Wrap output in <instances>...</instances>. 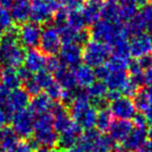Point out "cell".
Returning a JSON list of instances; mask_svg holds the SVG:
<instances>
[{
  "mask_svg": "<svg viewBox=\"0 0 152 152\" xmlns=\"http://www.w3.org/2000/svg\"><path fill=\"white\" fill-rule=\"evenodd\" d=\"M113 152H130V151H128L123 145H117V146H115Z\"/></svg>",
  "mask_w": 152,
  "mask_h": 152,
  "instance_id": "obj_51",
  "label": "cell"
},
{
  "mask_svg": "<svg viewBox=\"0 0 152 152\" xmlns=\"http://www.w3.org/2000/svg\"><path fill=\"white\" fill-rule=\"evenodd\" d=\"M144 85L152 87V66L144 70Z\"/></svg>",
  "mask_w": 152,
  "mask_h": 152,
  "instance_id": "obj_46",
  "label": "cell"
},
{
  "mask_svg": "<svg viewBox=\"0 0 152 152\" xmlns=\"http://www.w3.org/2000/svg\"><path fill=\"white\" fill-rule=\"evenodd\" d=\"M149 35H150V37H151V39H152V27L151 28H149Z\"/></svg>",
  "mask_w": 152,
  "mask_h": 152,
  "instance_id": "obj_56",
  "label": "cell"
},
{
  "mask_svg": "<svg viewBox=\"0 0 152 152\" xmlns=\"http://www.w3.org/2000/svg\"><path fill=\"white\" fill-rule=\"evenodd\" d=\"M65 25L72 30L80 32L85 30V27L87 24L85 22V19L81 10H72V12L66 10Z\"/></svg>",
  "mask_w": 152,
  "mask_h": 152,
  "instance_id": "obj_25",
  "label": "cell"
},
{
  "mask_svg": "<svg viewBox=\"0 0 152 152\" xmlns=\"http://www.w3.org/2000/svg\"><path fill=\"white\" fill-rule=\"evenodd\" d=\"M24 47L20 44L18 38V31L15 28L4 32L0 48V63L3 66L19 68L24 62Z\"/></svg>",
  "mask_w": 152,
  "mask_h": 152,
  "instance_id": "obj_1",
  "label": "cell"
},
{
  "mask_svg": "<svg viewBox=\"0 0 152 152\" xmlns=\"http://www.w3.org/2000/svg\"><path fill=\"white\" fill-rule=\"evenodd\" d=\"M147 134H148L149 141H151L152 142V126L151 127H149V129H147Z\"/></svg>",
  "mask_w": 152,
  "mask_h": 152,
  "instance_id": "obj_54",
  "label": "cell"
},
{
  "mask_svg": "<svg viewBox=\"0 0 152 152\" xmlns=\"http://www.w3.org/2000/svg\"><path fill=\"white\" fill-rule=\"evenodd\" d=\"M130 56L136 59L152 55V39L148 33H142L132 36L129 42Z\"/></svg>",
  "mask_w": 152,
  "mask_h": 152,
  "instance_id": "obj_10",
  "label": "cell"
},
{
  "mask_svg": "<svg viewBox=\"0 0 152 152\" xmlns=\"http://www.w3.org/2000/svg\"><path fill=\"white\" fill-rule=\"evenodd\" d=\"M94 72H95V77L96 79H98V81H102V82H104L106 79L108 78L109 74H110V70L107 67L106 64L102 66H98L94 69Z\"/></svg>",
  "mask_w": 152,
  "mask_h": 152,
  "instance_id": "obj_42",
  "label": "cell"
},
{
  "mask_svg": "<svg viewBox=\"0 0 152 152\" xmlns=\"http://www.w3.org/2000/svg\"><path fill=\"white\" fill-rule=\"evenodd\" d=\"M30 104V96L24 89L18 88L16 90L10 91L8 96L7 104L4 109L10 112L12 114H15L19 111L26 110V107Z\"/></svg>",
  "mask_w": 152,
  "mask_h": 152,
  "instance_id": "obj_11",
  "label": "cell"
},
{
  "mask_svg": "<svg viewBox=\"0 0 152 152\" xmlns=\"http://www.w3.org/2000/svg\"><path fill=\"white\" fill-rule=\"evenodd\" d=\"M148 140V134H147V128H139L134 127L125 139L122 145L130 152L140 151Z\"/></svg>",
  "mask_w": 152,
  "mask_h": 152,
  "instance_id": "obj_13",
  "label": "cell"
},
{
  "mask_svg": "<svg viewBox=\"0 0 152 152\" xmlns=\"http://www.w3.org/2000/svg\"><path fill=\"white\" fill-rule=\"evenodd\" d=\"M33 78L35 80V82L37 83V85L39 86V88L45 89V90L55 82L54 76L47 69H42L40 72H36L33 76Z\"/></svg>",
  "mask_w": 152,
  "mask_h": 152,
  "instance_id": "obj_31",
  "label": "cell"
},
{
  "mask_svg": "<svg viewBox=\"0 0 152 152\" xmlns=\"http://www.w3.org/2000/svg\"><path fill=\"white\" fill-rule=\"evenodd\" d=\"M39 51L46 56L52 57L58 54L62 47V42L59 31L54 25H47L42 28L39 39Z\"/></svg>",
  "mask_w": 152,
  "mask_h": 152,
  "instance_id": "obj_6",
  "label": "cell"
},
{
  "mask_svg": "<svg viewBox=\"0 0 152 152\" xmlns=\"http://www.w3.org/2000/svg\"><path fill=\"white\" fill-rule=\"evenodd\" d=\"M146 94L149 99V102H150V106L152 107V87H148V89H146Z\"/></svg>",
  "mask_w": 152,
  "mask_h": 152,
  "instance_id": "obj_52",
  "label": "cell"
},
{
  "mask_svg": "<svg viewBox=\"0 0 152 152\" xmlns=\"http://www.w3.org/2000/svg\"><path fill=\"white\" fill-rule=\"evenodd\" d=\"M63 152H84V150H83L82 148H81L80 146H79L78 144H76L75 146H72V148L67 149V150L63 151Z\"/></svg>",
  "mask_w": 152,
  "mask_h": 152,
  "instance_id": "obj_50",
  "label": "cell"
},
{
  "mask_svg": "<svg viewBox=\"0 0 152 152\" xmlns=\"http://www.w3.org/2000/svg\"><path fill=\"white\" fill-rule=\"evenodd\" d=\"M17 31H18L19 42L24 48H27V50H29V49H36V47H38L42 31L40 25L31 21L25 22L21 24L20 28Z\"/></svg>",
  "mask_w": 152,
  "mask_h": 152,
  "instance_id": "obj_8",
  "label": "cell"
},
{
  "mask_svg": "<svg viewBox=\"0 0 152 152\" xmlns=\"http://www.w3.org/2000/svg\"><path fill=\"white\" fill-rule=\"evenodd\" d=\"M62 65H63V64L61 63V61L59 60L58 57L52 56V57H49V58H47L46 69L48 70V72H50L52 75L54 74V72H56Z\"/></svg>",
  "mask_w": 152,
  "mask_h": 152,
  "instance_id": "obj_39",
  "label": "cell"
},
{
  "mask_svg": "<svg viewBox=\"0 0 152 152\" xmlns=\"http://www.w3.org/2000/svg\"><path fill=\"white\" fill-rule=\"evenodd\" d=\"M138 15L141 17V19L144 21L147 28L148 29L151 28L152 27V1L145 4Z\"/></svg>",
  "mask_w": 152,
  "mask_h": 152,
  "instance_id": "obj_35",
  "label": "cell"
},
{
  "mask_svg": "<svg viewBox=\"0 0 152 152\" xmlns=\"http://www.w3.org/2000/svg\"><path fill=\"white\" fill-rule=\"evenodd\" d=\"M14 28V20L10 10L0 6V32H6Z\"/></svg>",
  "mask_w": 152,
  "mask_h": 152,
  "instance_id": "obj_34",
  "label": "cell"
},
{
  "mask_svg": "<svg viewBox=\"0 0 152 152\" xmlns=\"http://www.w3.org/2000/svg\"><path fill=\"white\" fill-rule=\"evenodd\" d=\"M102 20L111 21V22L122 23L119 17V7L117 2L107 1L102 4Z\"/></svg>",
  "mask_w": 152,
  "mask_h": 152,
  "instance_id": "obj_28",
  "label": "cell"
},
{
  "mask_svg": "<svg viewBox=\"0 0 152 152\" xmlns=\"http://www.w3.org/2000/svg\"><path fill=\"white\" fill-rule=\"evenodd\" d=\"M50 152H61L60 150H54V149H53V150H50Z\"/></svg>",
  "mask_w": 152,
  "mask_h": 152,
  "instance_id": "obj_57",
  "label": "cell"
},
{
  "mask_svg": "<svg viewBox=\"0 0 152 152\" xmlns=\"http://www.w3.org/2000/svg\"><path fill=\"white\" fill-rule=\"evenodd\" d=\"M20 139L12 127L5 126L0 129V150L7 152L14 150Z\"/></svg>",
  "mask_w": 152,
  "mask_h": 152,
  "instance_id": "obj_24",
  "label": "cell"
},
{
  "mask_svg": "<svg viewBox=\"0 0 152 152\" xmlns=\"http://www.w3.org/2000/svg\"><path fill=\"white\" fill-rule=\"evenodd\" d=\"M86 92L88 94L90 100L102 99V98H107V93H108V88L106 84L102 81H95L91 86H89L86 89Z\"/></svg>",
  "mask_w": 152,
  "mask_h": 152,
  "instance_id": "obj_30",
  "label": "cell"
},
{
  "mask_svg": "<svg viewBox=\"0 0 152 152\" xmlns=\"http://www.w3.org/2000/svg\"><path fill=\"white\" fill-rule=\"evenodd\" d=\"M61 8L59 0H31L30 20L38 25L47 24L54 19Z\"/></svg>",
  "mask_w": 152,
  "mask_h": 152,
  "instance_id": "obj_4",
  "label": "cell"
},
{
  "mask_svg": "<svg viewBox=\"0 0 152 152\" xmlns=\"http://www.w3.org/2000/svg\"><path fill=\"white\" fill-rule=\"evenodd\" d=\"M134 128L132 121L126 120H113L109 128V137L115 143H123Z\"/></svg>",
  "mask_w": 152,
  "mask_h": 152,
  "instance_id": "obj_15",
  "label": "cell"
},
{
  "mask_svg": "<svg viewBox=\"0 0 152 152\" xmlns=\"http://www.w3.org/2000/svg\"><path fill=\"white\" fill-rule=\"evenodd\" d=\"M144 115H145V117H146V120L148 122V124H150L152 126V107H150V108L144 113Z\"/></svg>",
  "mask_w": 152,
  "mask_h": 152,
  "instance_id": "obj_47",
  "label": "cell"
},
{
  "mask_svg": "<svg viewBox=\"0 0 152 152\" xmlns=\"http://www.w3.org/2000/svg\"><path fill=\"white\" fill-rule=\"evenodd\" d=\"M72 72L76 79L77 86H79L80 88L87 89L96 80L94 69L86 64H80L76 68H74Z\"/></svg>",
  "mask_w": 152,
  "mask_h": 152,
  "instance_id": "obj_18",
  "label": "cell"
},
{
  "mask_svg": "<svg viewBox=\"0 0 152 152\" xmlns=\"http://www.w3.org/2000/svg\"><path fill=\"white\" fill-rule=\"evenodd\" d=\"M136 152H142V151H141V150H140V151H136Z\"/></svg>",
  "mask_w": 152,
  "mask_h": 152,
  "instance_id": "obj_58",
  "label": "cell"
},
{
  "mask_svg": "<svg viewBox=\"0 0 152 152\" xmlns=\"http://www.w3.org/2000/svg\"><path fill=\"white\" fill-rule=\"evenodd\" d=\"M81 134H82V128L77 123H75V125L70 129L59 134L58 143H57V147L59 148L58 150L63 152L72 148V146H75L78 143V140Z\"/></svg>",
  "mask_w": 152,
  "mask_h": 152,
  "instance_id": "obj_20",
  "label": "cell"
},
{
  "mask_svg": "<svg viewBox=\"0 0 152 152\" xmlns=\"http://www.w3.org/2000/svg\"><path fill=\"white\" fill-rule=\"evenodd\" d=\"M115 142L106 134H99L91 147L90 152H113L115 148Z\"/></svg>",
  "mask_w": 152,
  "mask_h": 152,
  "instance_id": "obj_29",
  "label": "cell"
},
{
  "mask_svg": "<svg viewBox=\"0 0 152 152\" xmlns=\"http://www.w3.org/2000/svg\"><path fill=\"white\" fill-rule=\"evenodd\" d=\"M23 86H24V90L27 92V93L29 94V96H35L37 95V94L40 93V88L39 86L37 85V83L35 82V80H34V78L32 77L31 79H29V80L25 81V82L22 83Z\"/></svg>",
  "mask_w": 152,
  "mask_h": 152,
  "instance_id": "obj_38",
  "label": "cell"
},
{
  "mask_svg": "<svg viewBox=\"0 0 152 152\" xmlns=\"http://www.w3.org/2000/svg\"><path fill=\"white\" fill-rule=\"evenodd\" d=\"M54 127V118L51 113H46L37 116L34 122V130H42Z\"/></svg>",
  "mask_w": 152,
  "mask_h": 152,
  "instance_id": "obj_33",
  "label": "cell"
},
{
  "mask_svg": "<svg viewBox=\"0 0 152 152\" xmlns=\"http://www.w3.org/2000/svg\"><path fill=\"white\" fill-rule=\"evenodd\" d=\"M10 93V91L8 90L7 88H5V87L0 83V108L1 109L6 107Z\"/></svg>",
  "mask_w": 152,
  "mask_h": 152,
  "instance_id": "obj_44",
  "label": "cell"
},
{
  "mask_svg": "<svg viewBox=\"0 0 152 152\" xmlns=\"http://www.w3.org/2000/svg\"><path fill=\"white\" fill-rule=\"evenodd\" d=\"M109 110L112 116L117 120L130 121L137 114L134 100L124 95H121L120 97L109 102Z\"/></svg>",
  "mask_w": 152,
  "mask_h": 152,
  "instance_id": "obj_7",
  "label": "cell"
},
{
  "mask_svg": "<svg viewBox=\"0 0 152 152\" xmlns=\"http://www.w3.org/2000/svg\"><path fill=\"white\" fill-rule=\"evenodd\" d=\"M119 17L121 22H129L138 15V5L132 0H118Z\"/></svg>",
  "mask_w": 152,
  "mask_h": 152,
  "instance_id": "obj_26",
  "label": "cell"
},
{
  "mask_svg": "<svg viewBox=\"0 0 152 152\" xmlns=\"http://www.w3.org/2000/svg\"><path fill=\"white\" fill-rule=\"evenodd\" d=\"M136 61L143 70H146L147 68H149L152 66V55L142 57V58H140V59H137Z\"/></svg>",
  "mask_w": 152,
  "mask_h": 152,
  "instance_id": "obj_45",
  "label": "cell"
},
{
  "mask_svg": "<svg viewBox=\"0 0 152 152\" xmlns=\"http://www.w3.org/2000/svg\"><path fill=\"white\" fill-rule=\"evenodd\" d=\"M142 152H152V142L151 141H147V143L145 144V146L141 149Z\"/></svg>",
  "mask_w": 152,
  "mask_h": 152,
  "instance_id": "obj_49",
  "label": "cell"
},
{
  "mask_svg": "<svg viewBox=\"0 0 152 152\" xmlns=\"http://www.w3.org/2000/svg\"><path fill=\"white\" fill-rule=\"evenodd\" d=\"M12 125L14 132L21 140H29L33 136L35 115L30 110H23L12 115Z\"/></svg>",
  "mask_w": 152,
  "mask_h": 152,
  "instance_id": "obj_5",
  "label": "cell"
},
{
  "mask_svg": "<svg viewBox=\"0 0 152 152\" xmlns=\"http://www.w3.org/2000/svg\"><path fill=\"white\" fill-rule=\"evenodd\" d=\"M53 104H54L53 100L46 93H39L32 97L29 104V110L35 116H39L49 113V111L52 110Z\"/></svg>",
  "mask_w": 152,
  "mask_h": 152,
  "instance_id": "obj_22",
  "label": "cell"
},
{
  "mask_svg": "<svg viewBox=\"0 0 152 152\" xmlns=\"http://www.w3.org/2000/svg\"><path fill=\"white\" fill-rule=\"evenodd\" d=\"M24 67L28 69L31 74H36L45 69L47 64V57L38 49H29L25 53Z\"/></svg>",
  "mask_w": 152,
  "mask_h": 152,
  "instance_id": "obj_12",
  "label": "cell"
},
{
  "mask_svg": "<svg viewBox=\"0 0 152 152\" xmlns=\"http://www.w3.org/2000/svg\"><path fill=\"white\" fill-rule=\"evenodd\" d=\"M59 60L64 66L74 69L79 66L82 62L83 48L79 44H63L59 51Z\"/></svg>",
  "mask_w": 152,
  "mask_h": 152,
  "instance_id": "obj_9",
  "label": "cell"
},
{
  "mask_svg": "<svg viewBox=\"0 0 152 152\" xmlns=\"http://www.w3.org/2000/svg\"><path fill=\"white\" fill-rule=\"evenodd\" d=\"M0 70H1V68H0Z\"/></svg>",
  "mask_w": 152,
  "mask_h": 152,
  "instance_id": "obj_59",
  "label": "cell"
},
{
  "mask_svg": "<svg viewBox=\"0 0 152 152\" xmlns=\"http://www.w3.org/2000/svg\"><path fill=\"white\" fill-rule=\"evenodd\" d=\"M14 152H33L28 140H20L17 146L15 147Z\"/></svg>",
  "mask_w": 152,
  "mask_h": 152,
  "instance_id": "obj_43",
  "label": "cell"
},
{
  "mask_svg": "<svg viewBox=\"0 0 152 152\" xmlns=\"http://www.w3.org/2000/svg\"><path fill=\"white\" fill-rule=\"evenodd\" d=\"M110 57L111 48L108 45L93 39H89L86 44H84L82 61L91 68H96L106 64Z\"/></svg>",
  "mask_w": 152,
  "mask_h": 152,
  "instance_id": "obj_3",
  "label": "cell"
},
{
  "mask_svg": "<svg viewBox=\"0 0 152 152\" xmlns=\"http://www.w3.org/2000/svg\"><path fill=\"white\" fill-rule=\"evenodd\" d=\"M2 38H3V33L0 32V48H1V44H2Z\"/></svg>",
  "mask_w": 152,
  "mask_h": 152,
  "instance_id": "obj_55",
  "label": "cell"
},
{
  "mask_svg": "<svg viewBox=\"0 0 152 152\" xmlns=\"http://www.w3.org/2000/svg\"><path fill=\"white\" fill-rule=\"evenodd\" d=\"M55 82L61 87L63 90H76L77 82L72 69L62 65L56 72L53 74Z\"/></svg>",
  "mask_w": 152,
  "mask_h": 152,
  "instance_id": "obj_21",
  "label": "cell"
},
{
  "mask_svg": "<svg viewBox=\"0 0 152 152\" xmlns=\"http://www.w3.org/2000/svg\"><path fill=\"white\" fill-rule=\"evenodd\" d=\"M129 82L127 72H110L108 78L104 81L108 91H115L122 94Z\"/></svg>",
  "mask_w": 152,
  "mask_h": 152,
  "instance_id": "obj_17",
  "label": "cell"
},
{
  "mask_svg": "<svg viewBox=\"0 0 152 152\" xmlns=\"http://www.w3.org/2000/svg\"><path fill=\"white\" fill-rule=\"evenodd\" d=\"M132 1L134 2V3L137 4V5H142V6H144L146 3H148V0H132Z\"/></svg>",
  "mask_w": 152,
  "mask_h": 152,
  "instance_id": "obj_53",
  "label": "cell"
},
{
  "mask_svg": "<svg viewBox=\"0 0 152 152\" xmlns=\"http://www.w3.org/2000/svg\"><path fill=\"white\" fill-rule=\"evenodd\" d=\"M132 100H134L137 111H140V113H143V114L151 107L148 97H147L146 90H144V89H140L138 91V93L134 96Z\"/></svg>",
  "mask_w": 152,
  "mask_h": 152,
  "instance_id": "obj_32",
  "label": "cell"
},
{
  "mask_svg": "<svg viewBox=\"0 0 152 152\" xmlns=\"http://www.w3.org/2000/svg\"><path fill=\"white\" fill-rule=\"evenodd\" d=\"M12 0H0V6L10 10V5H12Z\"/></svg>",
  "mask_w": 152,
  "mask_h": 152,
  "instance_id": "obj_48",
  "label": "cell"
},
{
  "mask_svg": "<svg viewBox=\"0 0 152 152\" xmlns=\"http://www.w3.org/2000/svg\"><path fill=\"white\" fill-rule=\"evenodd\" d=\"M113 122V116L108 108L104 110L97 111V117H96L95 129L99 134H104V132H109L111 124Z\"/></svg>",
  "mask_w": 152,
  "mask_h": 152,
  "instance_id": "obj_27",
  "label": "cell"
},
{
  "mask_svg": "<svg viewBox=\"0 0 152 152\" xmlns=\"http://www.w3.org/2000/svg\"><path fill=\"white\" fill-rule=\"evenodd\" d=\"M102 4L104 2H102V0H88L85 2L81 12L87 25L93 26L98 21L102 20Z\"/></svg>",
  "mask_w": 152,
  "mask_h": 152,
  "instance_id": "obj_16",
  "label": "cell"
},
{
  "mask_svg": "<svg viewBox=\"0 0 152 152\" xmlns=\"http://www.w3.org/2000/svg\"><path fill=\"white\" fill-rule=\"evenodd\" d=\"M58 138L59 134L56 132L54 127L42 130H34L33 132V139L38 143V145L42 148H46L49 150L57 147Z\"/></svg>",
  "mask_w": 152,
  "mask_h": 152,
  "instance_id": "obj_19",
  "label": "cell"
},
{
  "mask_svg": "<svg viewBox=\"0 0 152 152\" xmlns=\"http://www.w3.org/2000/svg\"><path fill=\"white\" fill-rule=\"evenodd\" d=\"M0 82L10 91L16 90L22 85V81L19 77L17 68L8 66H3L0 70Z\"/></svg>",
  "mask_w": 152,
  "mask_h": 152,
  "instance_id": "obj_23",
  "label": "cell"
},
{
  "mask_svg": "<svg viewBox=\"0 0 152 152\" xmlns=\"http://www.w3.org/2000/svg\"><path fill=\"white\" fill-rule=\"evenodd\" d=\"M132 123L134 127H139V128H147V125H148L146 117H145V115L143 113H137L136 116L132 118Z\"/></svg>",
  "mask_w": 152,
  "mask_h": 152,
  "instance_id": "obj_40",
  "label": "cell"
},
{
  "mask_svg": "<svg viewBox=\"0 0 152 152\" xmlns=\"http://www.w3.org/2000/svg\"><path fill=\"white\" fill-rule=\"evenodd\" d=\"M62 92H63V89H62L56 82H54L50 87H48V88L46 89V94L55 102H59V100L61 99Z\"/></svg>",
  "mask_w": 152,
  "mask_h": 152,
  "instance_id": "obj_37",
  "label": "cell"
},
{
  "mask_svg": "<svg viewBox=\"0 0 152 152\" xmlns=\"http://www.w3.org/2000/svg\"><path fill=\"white\" fill-rule=\"evenodd\" d=\"M62 8L67 12L72 10H81L84 6L86 0H59Z\"/></svg>",
  "mask_w": 152,
  "mask_h": 152,
  "instance_id": "obj_36",
  "label": "cell"
},
{
  "mask_svg": "<svg viewBox=\"0 0 152 152\" xmlns=\"http://www.w3.org/2000/svg\"><path fill=\"white\" fill-rule=\"evenodd\" d=\"M12 115L10 112H8L6 109H1L0 108V129H2L3 127L7 126L8 122L12 121Z\"/></svg>",
  "mask_w": 152,
  "mask_h": 152,
  "instance_id": "obj_41",
  "label": "cell"
},
{
  "mask_svg": "<svg viewBox=\"0 0 152 152\" xmlns=\"http://www.w3.org/2000/svg\"><path fill=\"white\" fill-rule=\"evenodd\" d=\"M31 0H12L10 12L14 22L23 24L30 18Z\"/></svg>",
  "mask_w": 152,
  "mask_h": 152,
  "instance_id": "obj_14",
  "label": "cell"
},
{
  "mask_svg": "<svg viewBox=\"0 0 152 152\" xmlns=\"http://www.w3.org/2000/svg\"><path fill=\"white\" fill-rule=\"evenodd\" d=\"M89 36H91V39L108 45L111 48L116 42L127 39L129 34L123 23L100 20L92 26Z\"/></svg>",
  "mask_w": 152,
  "mask_h": 152,
  "instance_id": "obj_2",
  "label": "cell"
}]
</instances>
